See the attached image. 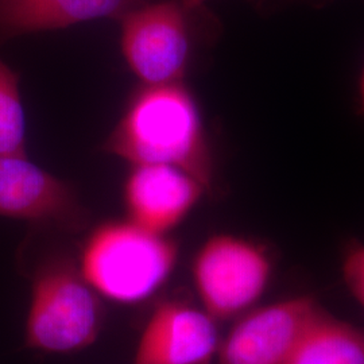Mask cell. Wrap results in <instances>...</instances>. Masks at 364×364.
Here are the masks:
<instances>
[{
	"instance_id": "5b68a950",
	"label": "cell",
	"mask_w": 364,
	"mask_h": 364,
	"mask_svg": "<svg viewBox=\"0 0 364 364\" xmlns=\"http://www.w3.org/2000/svg\"><path fill=\"white\" fill-rule=\"evenodd\" d=\"M193 281L203 308L216 320L246 311L272 277V260L259 245L236 236H210L193 260Z\"/></svg>"
},
{
	"instance_id": "3957f363",
	"label": "cell",
	"mask_w": 364,
	"mask_h": 364,
	"mask_svg": "<svg viewBox=\"0 0 364 364\" xmlns=\"http://www.w3.org/2000/svg\"><path fill=\"white\" fill-rule=\"evenodd\" d=\"M31 291L25 323L27 348L68 353L90 347L100 335L103 309L73 262L50 258L30 274Z\"/></svg>"
},
{
	"instance_id": "7a4b0ae2",
	"label": "cell",
	"mask_w": 364,
	"mask_h": 364,
	"mask_svg": "<svg viewBox=\"0 0 364 364\" xmlns=\"http://www.w3.org/2000/svg\"><path fill=\"white\" fill-rule=\"evenodd\" d=\"M177 255V245L166 235L150 232L130 220L108 221L88 236L78 267L97 294L134 304L165 284Z\"/></svg>"
},
{
	"instance_id": "7c38bea8",
	"label": "cell",
	"mask_w": 364,
	"mask_h": 364,
	"mask_svg": "<svg viewBox=\"0 0 364 364\" xmlns=\"http://www.w3.org/2000/svg\"><path fill=\"white\" fill-rule=\"evenodd\" d=\"M0 156H26V117L16 73L0 60Z\"/></svg>"
},
{
	"instance_id": "6da1fadb",
	"label": "cell",
	"mask_w": 364,
	"mask_h": 364,
	"mask_svg": "<svg viewBox=\"0 0 364 364\" xmlns=\"http://www.w3.org/2000/svg\"><path fill=\"white\" fill-rule=\"evenodd\" d=\"M105 149L132 166L180 168L208 192L212 189L213 164L201 111L182 81L144 85L127 105Z\"/></svg>"
},
{
	"instance_id": "277c9868",
	"label": "cell",
	"mask_w": 364,
	"mask_h": 364,
	"mask_svg": "<svg viewBox=\"0 0 364 364\" xmlns=\"http://www.w3.org/2000/svg\"><path fill=\"white\" fill-rule=\"evenodd\" d=\"M196 11L180 0H164L141 3L120 18L122 53L144 85L181 82L192 52L189 16Z\"/></svg>"
},
{
	"instance_id": "5bb4252c",
	"label": "cell",
	"mask_w": 364,
	"mask_h": 364,
	"mask_svg": "<svg viewBox=\"0 0 364 364\" xmlns=\"http://www.w3.org/2000/svg\"><path fill=\"white\" fill-rule=\"evenodd\" d=\"M331 0H257V4L266 13H277L293 6H309V7H323Z\"/></svg>"
},
{
	"instance_id": "52a82bcc",
	"label": "cell",
	"mask_w": 364,
	"mask_h": 364,
	"mask_svg": "<svg viewBox=\"0 0 364 364\" xmlns=\"http://www.w3.org/2000/svg\"><path fill=\"white\" fill-rule=\"evenodd\" d=\"M318 309L313 299L296 297L248 313L221 343L218 364H287Z\"/></svg>"
},
{
	"instance_id": "9a60e30c",
	"label": "cell",
	"mask_w": 364,
	"mask_h": 364,
	"mask_svg": "<svg viewBox=\"0 0 364 364\" xmlns=\"http://www.w3.org/2000/svg\"><path fill=\"white\" fill-rule=\"evenodd\" d=\"M180 1L185 9H188L191 11H196V10H201L208 0H180Z\"/></svg>"
},
{
	"instance_id": "30bf717a",
	"label": "cell",
	"mask_w": 364,
	"mask_h": 364,
	"mask_svg": "<svg viewBox=\"0 0 364 364\" xmlns=\"http://www.w3.org/2000/svg\"><path fill=\"white\" fill-rule=\"evenodd\" d=\"M142 0H0V36L58 30L105 18H122Z\"/></svg>"
},
{
	"instance_id": "4fadbf2b",
	"label": "cell",
	"mask_w": 364,
	"mask_h": 364,
	"mask_svg": "<svg viewBox=\"0 0 364 364\" xmlns=\"http://www.w3.org/2000/svg\"><path fill=\"white\" fill-rule=\"evenodd\" d=\"M341 273L352 296L364 308V243H352L346 250Z\"/></svg>"
},
{
	"instance_id": "8992f818",
	"label": "cell",
	"mask_w": 364,
	"mask_h": 364,
	"mask_svg": "<svg viewBox=\"0 0 364 364\" xmlns=\"http://www.w3.org/2000/svg\"><path fill=\"white\" fill-rule=\"evenodd\" d=\"M0 216L66 232H80L90 221L75 189L26 156H0Z\"/></svg>"
},
{
	"instance_id": "2e32d148",
	"label": "cell",
	"mask_w": 364,
	"mask_h": 364,
	"mask_svg": "<svg viewBox=\"0 0 364 364\" xmlns=\"http://www.w3.org/2000/svg\"><path fill=\"white\" fill-rule=\"evenodd\" d=\"M359 103H360L362 112L364 114V65L362 73H360V78H359Z\"/></svg>"
},
{
	"instance_id": "ba28073f",
	"label": "cell",
	"mask_w": 364,
	"mask_h": 364,
	"mask_svg": "<svg viewBox=\"0 0 364 364\" xmlns=\"http://www.w3.org/2000/svg\"><path fill=\"white\" fill-rule=\"evenodd\" d=\"M219 347L216 318L204 308L164 301L144 326L132 364H209Z\"/></svg>"
},
{
	"instance_id": "9c48e42d",
	"label": "cell",
	"mask_w": 364,
	"mask_h": 364,
	"mask_svg": "<svg viewBox=\"0 0 364 364\" xmlns=\"http://www.w3.org/2000/svg\"><path fill=\"white\" fill-rule=\"evenodd\" d=\"M208 191L188 171L159 164L134 165L124 183L129 220L158 235H168Z\"/></svg>"
},
{
	"instance_id": "8fae6325",
	"label": "cell",
	"mask_w": 364,
	"mask_h": 364,
	"mask_svg": "<svg viewBox=\"0 0 364 364\" xmlns=\"http://www.w3.org/2000/svg\"><path fill=\"white\" fill-rule=\"evenodd\" d=\"M287 364H364V329L318 309Z\"/></svg>"
}]
</instances>
